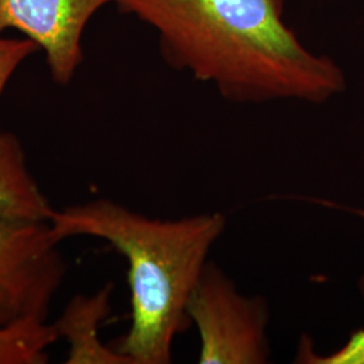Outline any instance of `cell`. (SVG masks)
Segmentation results:
<instances>
[{
  "label": "cell",
  "instance_id": "30bf717a",
  "mask_svg": "<svg viewBox=\"0 0 364 364\" xmlns=\"http://www.w3.org/2000/svg\"><path fill=\"white\" fill-rule=\"evenodd\" d=\"M38 50V46L31 39L4 38L0 34V97L15 70Z\"/></svg>",
  "mask_w": 364,
  "mask_h": 364
},
{
  "label": "cell",
  "instance_id": "52a82bcc",
  "mask_svg": "<svg viewBox=\"0 0 364 364\" xmlns=\"http://www.w3.org/2000/svg\"><path fill=\"white\" fill-rule=\"evenodd\" d=\"M54 210L27 169L19 139L0 131V221H50Z\"/></svg>",
  "mask_w": 364,
  "mask_h": 364
},
{
  "label": "cell",
  "instance_id": "5b68a950",
  "mask_svg": "<svg viewBox=\"0 0 364 364\" xmlns=\"http://www.w3.org/2000/svg\"><path fill=\"white\" fill-rule=\"evenodd\" d=\"M115 0H0V34L18 30L46 55L53 80L66 85L84 60L82 34L92 16Z\"/></svg>",
  "mask_w": 364,
  "mask_h": 364
},
{
  "label": "cell",
  "instance_id": "9c48e42d",
  "mask_svg": "<svg viewBox=\"0 0 364 364\" xmlns=\"http://www.w3.org/2000/svg\"><path fill=\"white\" fill-rule=\"evenodd\" d=\"M364 296V278L360 282ZM296 363L304 364H364V329H358L352 333L348 341L338 351L320 355L313 351L312 347L302 338L296 356Z\"/></svg>",
  "mask_w": 364,
  "mask_h": 364
},
{
  "label": "cell",
  "instance_id": "6da1fadb",
  "mask_svg": "<svg viewBox=\"0 0 364 364\" xmlns=\"http://www.w3.org/2000/svg\"><path fill=\"white\" fill-rule=\"evenodd\" d=\"M158 33L170 66L236 103H326L346 90L326 55L308 50L284 19L285 0H115Z\"/></svg>",
  "mask_w": 364,
  "mask_h": 364
},
{
  "label": "cell",
  "instance_id": "3957f363",
  "mask_svg": "<svg viewBox=\"0 0 364 364\" xmlns=\"http://www.w3.org/2000/svg\"><path fill=\"white\" fill-rule=\"evenodd\" d=\"M198 329L200 364H264L270 358L269 304L242 294L234 281L208 260L188 302Z\"/></svg>",
  "mask_w": 364,
  "mask_h": 364
},
{
  "label": "cell",
  "instance_id": "ba28073f",
  "mask_svg": "<svg viewBox=\"0 0 364 364\" xmlns=\"http://www.w3.org/2000/svg\"><path fill=\"white\" fill-rule=\"evenodd\" d=\"M58 340L54 326L31 321L0 331V364H45Z\"/></svg>",
  "mask_w": 364,
  "mask_h": 364
},
{
  "label": "cell",
  "instance_id": "8992f818",
  "mask_svg": "<svg viewBox=\"0 0 364 364\" xmlns=\"http://www.w3.org/2000/svg\"><path fill=\"white\" fill-rule=\"evenodd\" d=\"M114 284L109 282L91 296L80 294L69 301L55 324L58 338H65L66 364H132L114 347H107L99 331L111 312Z\"/></svg>",
  "mask_w": 364,
  "mask_h": 364
},
{
  "label": "cell",
  "instance_id": "7a4b0ae2",
  "mask_svg": "<svg viewBox=\"0 0 364 364\" xmlns=\"http://www.w3.org/2000/svg\"><path fill=\"white\" fill-rule=\"evenodd\" d=\"M53 232L103 239L129 263L131 326L114 348L132 364H169L173 341L191 326L188 302L220 239V212L151 219L108 198L55 209Z\"/></svg>",
  "mask_w": 364,
  "mask_h": 364
},
{
  "label": "cell",
  "instance_id": "277c9868",
  "mask_svg": "<svg viewBox=\"0 0 364 364\" xmlns=\"http://www.w3.org/2000/svg\"><path fill=\"white\" fill-rule=\"evenodd\" d=\"M49 221H0V331L48 318L66 264Z\"/></svg>",
  "mask_w": 364,
  "mask_h": 364
}]
</instances>
